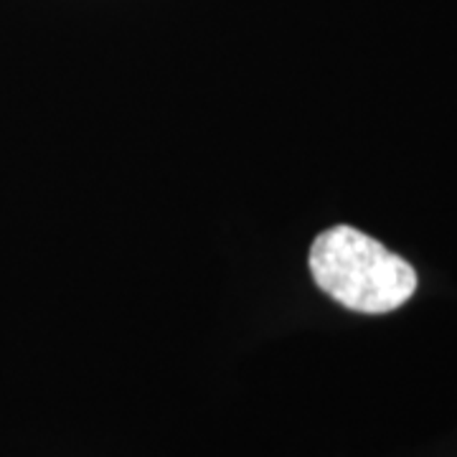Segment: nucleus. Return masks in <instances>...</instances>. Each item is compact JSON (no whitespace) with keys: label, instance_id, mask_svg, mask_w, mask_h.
I'll return each instance as SVG.
<instances>
[{"label":"nucleus","instance_id":"f257e3e1","mask_svg":"<svg viewBox=\"0 0 457 457\" xmlns=\"http://www.w3.org/2000/svg\"><path fill=\"white\" fill-rule=\"evenodd\" d=\"M315 285L343 308L384 315L417 293V270L404 257L353 227H330L308 254Z\"/></svg>","mask_w":457,"mask_h":457}]
</instances>
